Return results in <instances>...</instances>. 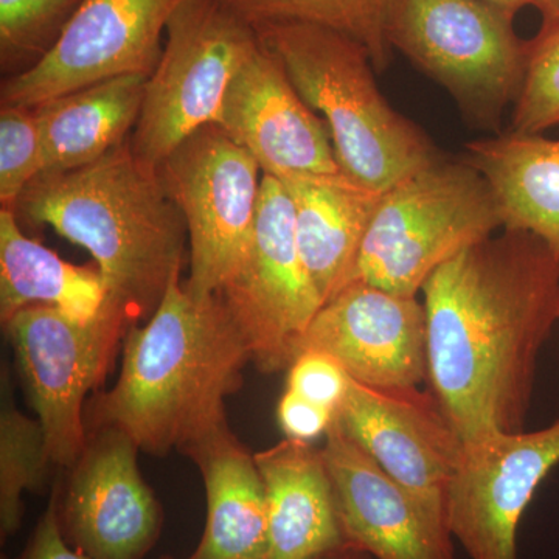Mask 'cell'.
<instances>
[{"mask_svg": "<svg viewBox=\"0 0 559 559\" xmlns=\"http://www.w3.org/2000/svg\"><path fill=\"white\" fill-rule=\"evenodd\" d=\"M253 28L278 22L319 25L358 40L374 70L389 66V21L395 0H221Z\"/></svg>", "mask_w": 559, "mask_h": 559, "instance_id": "24", "label": "cell"}, {"mask_svg": "<svg viewBox=\"0 0 559 559\" xmlns=\"http://www.w3.org/2000/svg\"><path fill=\"white\" fill-rule=\"evenodd\" d=\"M308 349L326 353L360 384L419 388L429 377L425 305L418 297L352 283L312 319L300 355Z\"/></svg>", "mask_w": 559, "mask_h": 559, "instance_id": "15", "label": "cell"}, {"mask_svg": "<svg viewBox=\"0 0 559 559\" xmlns=\"http://www.w3.org/2000/svg\"><path fill=\"white\" fill-rule=\"evenodd\" d=\"M20 559H91L73 549L62 535L58 516V489H53L46 513L40 516Z\"/></svg>", "mask_w": 559, "mask_h": 559, "instance_id": "31", "label": "cell"}, {"mask_svg": "<svg viewBox=\"0 0 559 559\" xmlns=\"http://www.w3.org/2000/svg\"><path fill=\"white\" fill-rule=\"evenodd\" d=\"M559 124V25L530 39L527 69L511 114V130L543 134Z\"/></svg>", "mask_w": 559, "mask_h": 559, "instance_id": "27", "label": "cell"}, {"mask_svg": "<svg viewBox=\"0 0 559 559\" xmlns=\"http://www.w3.org/2000/svg\"><path fill=\"white\" fill-rule=\"evenodd\" d=\"M369 555L364 554L360 550L348 551V554L340 555V557H334L330 559H369Z\"/></svg>", "mask_w": 559, "mask_h": 559, "instance_id": "34", "label": "cell"}, {"mask_svg": "<svg viewBox=\"0 0 559 559\" xmlns=\"http://www.w3.org/2000/svg\"><path fill=\"white\" fill-rule=\"evenodd\" d=\"M197 463L207 496V520L187 559H267V499L263 477L229 425L183 452Z\"/></svg>", "mask_w": 559, "mask_h": 559, "instance_id": "20", "label": "cell"}, {"mask_svg": "<svg viewBox=\"0 0 559 559\" xmlns=\"http://www.w3.org/2000/svg\"><path fill=\"white\" fill-rule=\"evenodd\" d=\"M51 463L38 418L16 407L9 370L2 371L0 403V533L10 538L21 528L25 491H38Z\"/></svg>", "mask_w": 559, "mask_h": 559, "instance_id": "25", "label": "cell"}, {"mask_svg": "<svg viewBox=\"0 0 559 559\" xmlns=\"http://www.w3.org/2000/svg\"><path fill=\"white\" fill-rule=\"evenodd\" d=\"M421 294L428 381L465 447L525 430L540 349L559 322V255L503 230L440 266Z\"/></svg>", "mask_w": 559, "mask_h": 559, "instance_id": "1", "label": "cell"}, {"mask_svg": "<svg viewBox=\"0 0 559 559\" xmlns=\"http://www.w3.org/2000/svg\"><path fill=\"white\" fill-rule=\"evenodd\" d=\"M186 2L83 0L57 46L3 81L2 105L36 108L116 76H150L159 62L162 35Z\"/></svg>", "mask_w": 559, "mask_h": 559, "instance_id": "11", "label": "cell"}, {"mask_svg": "<svg viewBox=\"0 0 559 559\" xmlns=\"http://www.w3.org/2000/svg\"><path fill=\"white\" fill-rule=\"evenodd\" d=\"M294 209L297 248L323 305L353 282L382 193L342 175L280 180Z\"/></svg>", "mask_w": 559, "mask_h": 559, "instance_id": "19", "label": "cell"}, {"mask_svg": "<svg viewBox=\"0 0 559 559\" xmlns=\"http://www.w3.org/2000/svg\"><path fill=\"white\" fill-rule=\"evenodd\" d=\"M334 421L448 527V495L465 443L432 392L370 388L352 380Z\"/></svg>", "mask_w": 559, "mask_h": 559, "instance_id": "12", "label": "cell"}, {"mask_svg": "<svg viewBox=\"0 0 559 559\" xmlns=\"http://www.w3.org/2000/svg\"><path fill=\"white\" fill-rule=\"evenodd\" d=\"M13 212L86 249L105 282L106 301L132 323L148 319L171 280L182 275L186 219L159 168L140 159L130 138L86 167L38 176Z\"/></svg>", "mask_w": 559, "mask_h": 559, "instance_id": "3", "label": "cell"}, {"mask_svg": "<svg viewBox=\"0 0 559 559\" xmlns=\"http://www.w3.org/2000/svg\"><path fill=\"white\" fill-rule=\"evenodd\" d=\"M533 7L539 11L540 28L559 25V0H533Z\"/></svg>", "mask_w": 559, "mask_h": 559, "instance_id": "32", "label": "cell"}, {"mask_svg": "<svg viewBox=\"0 0 559 559\" xmlns=\"http://www.w3.org/2000/svg\"><path fill=\"white\" fill-rule=\"evenodd\" d=\"M277 418L286 439L307 441L326 436L336 414L286 389L278 401Z\"/></svg>", "mask_w": 559, "mask_h": 559, "instance_id": "30", "label": "cell"}, {"mask_svg": "<svg viewBox=\"0 0 559 559\" xmlns=\"http://www.w3.org/2000/svg\"><path fill=\"white\" fill-rule=\"evenodd\" d=\"M559 465V418L532 432L465 447L448 495V528L469 559H520L518 530L536 489Z\"/></svg>", "mask_w": 559, "mask_h": 559, "instance_id": "13", "label": "cell"}, {"mask_svg": "<svg viewBox=\"0 0 559 559\" xmlns=\"http://www.w3.org/2000/svg\"><path fill=\"white\" fill-rule=\"evenodd\" d=\"M349 382L352 378L336 359L308 349L289 367L286 389L337 414L347 399Z\"/></svg>", "mask_w": 559, "mask_h": 559, "instance_id": "29", "label": "cell"}, {"mask_svg": "<svg viewBox=\"0 0 559 559\" xmlns=\"http://www.w3.org/2000/svg\"><path fill=\"white\" fill-rule=\"evenodd\" d=\"M250 360L219 294L197 299L178 275L145 323L127 331L119 378L87 407V433L116 429L146 454H183L227 426L224 403Z\"/></svg>", "mask_w": 559, "mask_h": 559, "instance_id": "2", "label": "cell"}, {"mask_svg": "<svg viewBox=\"0 0 559 559\" xmlns=\"http://www.w3.org/2000/svg\"><path fill=\"white\" fill-rule=\"evenodd\" d=\"M462 159L487 180L503 230L527 231L559 255V139L499 132Z\"/></svg>", "mask_w": 559, "mask_h": 559, "instance_id": "21", "label": "cell"}, {"mask_svg": "<svg viewBox=\"0 0 559 559\" xmlns=\"http://www.w3.org/2000/svg\"><path fill=\"white\" fill-rule=\"evenodd\" d=\"M3 325L28 403L43 426L51 463L72 469L90 441L84 403L112 369L134 323L105 301L90 322L33 305Z\"/></svg>", "mask_w": 559, "mask_h": 559, "instance_id": "8", "label": "cell"}, {"mask_svg": "<svg viewBox=\"0 0 559 559\" xmlns=\"http://www.w3.org/2000/svg\"><path fill=\"white\" fill-rule=\"evenodd\" d=\"M514 14L484 0H395L389 43L448 91L465 120L500 132L527 69Z\"/></svg>", "mask_w": 559, "mask_h": 559, "instance_id": "6", "label": "cell"}, {"mask_svg": "<svg viewBox=\"0 0 559 559\" xmlns=\"http://www.w3.org/2000/svg\"><path fill=\"white\" fill-rule=\"evenodd\" d=\"M146 79L116 76L33 108L43 140V175L86 167L130 138Z\"/></svg>", "mask_w": 559, "mask_h": 559, "instance_id": "22", "label": "cell"}, {"mask_svg": "<svg viewBox=\"0 0 559 559\" xmlns=\"http://www.w3.org/2000/svg\"><path fill=\"white\" fill-rule=\"evenodd\" d=\"M499 229L484 176L440 157L382 193L352 283L418 297L433 272Z\"/></svg>", "mask_w": 559, "mask_h": 559, "instance_id": "5", "label": "cell"}, {"mask_svg": "<svg viewBox=\"0 0 559 559\" xmlns=\"http://www.w3.org/2000/svg\"><path fill=\"white\" fill-rule=\"evenodd\" d=\"M160 559H175V558H171V557H164V558H160Z\"/></svg>", "mask_w": 559, "mask_h": 559, "instance_id": "35", "label": "cell"}, {"mask_svg": "<svg viewBox=\"0 0 559 559\" xmlns=\"http://www.w3.org/2000/svg\"><path fill=\"white\" fill-rule=\"evenodd\" d=\"M83 0H0V61L16 73L43 60ZM14 73V75H16Z\"/></svg>", "mask_w": 559, "mask_h": 559, "instance_id": "26", "label": "cell"}, {"mask_svg": "<svg viewBox=\"0 0 559 559\" xmlns=\"http://www.w3.org/2000/svg\"><path fill=\"white\" fill-rule=\"evenodd\" d=\"M267 499V559H330L360 550L345 538L322 448L285 439L257 452Z\"/></svg>", "mask_w": 559, "mask_h": 559, "instance_id": "18", "label": "cell"}, {"mask_svg": "<svg viewBox=\"0 0 559 559\" xmlns=\"http://www.w3.org/2000/svg\"><path fill=\"white\" fill-rule=\"evenodd\" d=\"M484 2L491 3V5L498 7V9L509 11V13L514 14V16H516L522 9H525V7H533V0H484Z\"/></svg>", "mask_w": 559, "mask_h": 559, "instance_id": "33", "label": "cell"}, {"mask_svg": "<svg viewBox=\"0 0 559 559\" xmlns=\"http://www.w3.org/2000/svg\"><path fill=\"white\" fill-rule=\"evenodd\" d=\"M146 79L131 148L159 168L190 135L218 124L231 81L259 47L255 28L221 0H187Z\"/></svg>", "mask_w": 559, "mask_h": 559, "instance_id": "7", "label": "cell"}, {"mask_svg": "<svg viewBox=\"0 0 559 559\" xmlns=\"http://www.w3.org/2000/svg\"><path fill=\"white\" fill-rule=\"evenodd\" d=\"M43 140L33 108H0V202L13 209L25 189L43 175Z\"/></svg>", "mask_w": 559, "mask_h": 559, "instance_id": "28", "label": "cell"}, {"mask_svg": "<svg viewBox=\"0 0 559 559\" xmlns=\"http://www.w3.org/2000/svg\"><path fill=\"white\" fill-rule=\"evenodd\" d=\"M138 452L119 430L90 433L58 492L62 535L91 559H143L159 538L160 503L140 474Z\"/></svg>", "mask_w": 559, "mask_h": 559, "instance_id": "14", "label": "cell"}, {"mask_svg": "<svg viewBox=\"0 0 559 559\" xmlns=\"http://www.w3.org/2000/svg\"><path fill=\"white\" fill-rule=\"evenodd\" d=\"M13 209L0 210V319L2 323L33 305L57 308L90 322L108 290L100 271L75 266L22 234Z\"/></svg>", "mask_w": 559, "mask_h": 559, "instance_id": "23", "label": "cell"}, {"mask_svg": "<svg viewBox=\"0 0 559 559\" xmlns=\"http://www.w3.org/2000/svg\"><path fill=\"white\" fill-rule=\"evenodd\" d=\"M219 297L263 373L288 370L299 358L301 341L323 301L297 248L288 190L272 176L261 178L248 259Z\"/></svg>", "mask_w": 559, "mask_h": 559, "instance_id": "10", "label": "cell"}, {"mask_svg": "<svg viewBox=\"0 0 559 559\" xmlns=\"http://www.w3.org/2000/svg\"><path fill=\"white\" fill-rule=\"evenodd\" d=\"M218 124L278 180L342 175L325 120L263 43L231 81Z\"/></svg>", "mask_w": 559, "mask_h": 559, "instance_id": "16", "label": "cell"}, {"mask_svg": "<svg viewBox=\"0 0 559 559\" xmlns=\"http://www.w3.org/2000/svg\"><path fill=\"white\" fill-rule=\"evenodd\" d=\"M345 538L374 559H454L452 535L333 423L322 448Z\"/></svg>", "mask_w": 559, "mask_h": 559, "instance_id": "17", "label": "cell"}, {"mask_svg": "<svg viewBox=\"0 0 559 559\" xmlns=\"http://www.w3.org/2000/svg\"><path fill=\"white\" fill-rule=\"evenodd\" d=\"M255 31L304 102L322 114L347 178L384 193L440 159L429 135L385 100L369 51L358 40L297 22Z\"/></svg>", "mask_w": 559, "mask_h": 559, "instance_id": "4", "label": "cell"}, {"mask_svg": "<svg viewBox=\"0 0 559 559\" xmlns=\"http://www.w3.org/2000/svg\"><path fill=\"white\" fill-rule=\"evenodd\" d=\"M159 171L189 231L190 274L183 286L197 299L216 296L248 259L261 168L212 123L180 143Z\"/></svg>", "mask_w": 559, "mask_h": 559, "instance_id": "9", "label": "cell"}]
</instances>
